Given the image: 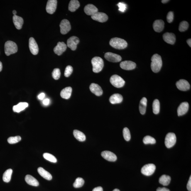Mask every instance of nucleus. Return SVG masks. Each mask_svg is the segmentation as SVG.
<instances>
[{
  "label": "nucleus",
  "instance_id": "27",
  "mask_svg": "<svg viewBox=\"0 0 191 191\" xmlns=\"http://www.w3.org/2000/svg\"><path fill=\"white\" fill-rule=\"evenodd\" d=\"M38 172L39 175L46 180H52V176L51 174L42 167H39L38 168Z\"/></svg>",
  "mask_w": 191,
  "mask_h": 191
},
{
  "label": "nucleus",
  "instance_id": "34",
  "mask_svg": "<svg viewBox=\"0 0 191 191\" xmlns=\"http://www.w3.org/2000/svg\"><path fill=\"white\" fill-rule=\"evenodd\" d=\"M153 112L154 114H157L159 113L160 110V103L158 99H155L153 104Z\"/></svg>",
  "mask_w": 191,
  "mask_h": 191
},
{
  "label": "nucleus",
  "instance_id": "51",
  "mask_svg": "<svg viewBox=\"0 0 191 191\" xmlns=\"http://www.w3.org/2000/svg\"><path fill=\"white\" fill-rule=\"evenodd\" d=\"M2 64L1 63V62L0 61V72L2 70Z\"/></svg>",
  "mask_w": 191,
  "mask_h": 191
},
{
  "label": "nucleus",
  "instance_id": "48",
  "mask_svg": "<svg viewBox=\"0 0 191 191\" xmlns=\"http://www.w3.org/2000/svg\"><path fill=\"white\" fill-rule=\"evenodd\" d=\"M50 100L49 99H46L43 101V104L45 106L48 105L49 104Z\"/></svg>",
  "mask_w": 191,
  "mask_h": 191
},
{
  "label": "nucleus",
  "instance_id": "53",
  "mask_svg": "<svg viewBox=\"0 0 191 191\" xmlns=\"http://www.w3.org/2000/svg\"><path fill=\"white\" fill-rule=\"evenodd\" d=\"M13 15H16L17 13V12L16 11H15V10H14V11H13Z\"/></svg>",
  "mask_w": 191,
  "mask_h": 191
},
{
  "label": "nucleus",
  "instance_id": "29",
  "mask_svg": "<svg viewBox=\"0 0 191 191\" xmlns=\"http://www.w3.org/2000/svg\"><path fill=\"white\" fill-rule=\"evenodd\" d=\"M80 6V3L77 0H72L70 1L68 6L69 11L72 12L75 11Z\"/></svg>",
  "mask_w": 191,
  "mask_h": 191
},
{
  "label": "nucleus",
  "instance_id": "43",
  "mask_svg": "<svg viewBox=\"0 0 191 191\" xmlns=\"http://www.w3.org/2000/svg\"><path fill=\"white\" fill-rule=\"evenodd\" d=\"M117 6L119 7V10L122 12H124L127 9V6L124 3L120 2L117 4Z\"/></svg>",
  "mask_w": 191,
  "mask_h": 191
},
{
  "label": "nucleus",
  "instance_id": "40",
  "mask_svg": "<svg viewBox=\"0 0 191 191\" xmlns=\"http://www.w3.org/2000/svg\"><path fill=\"white\" fill-rule=\"evenodd\" d=\"M123 136L127 141H129L131 139V134L129 129L127 128H125L123 130Z\"/></svg>",
  "mask_w": 191,
  "mask_h": 191
},
{
  "label": "nucleus",
  "instance_id": "20",
  "mask_svg": "<svg viewBox=\"0 0 191 191\" xmlns=\"http://www.w3.org/2000/svg\"><path fill=\"white\" fill-rule=\"evenodd\" d=\"M90 89L92 93L95 94L97 96H100L103 94V90L98 84L95 83H92L90 86Z\"/></svg>",
  "mask_w": 191,
  "mask_h": 191
},
{
  "label": "nucleus",
  "instance_id": "9",
  "mask_svg": "<svg viewBox=\"0 0 191 191\" xmlns=\"http://www.w3.org/2000/svg\"><path fill=\"white\" fill-rule=\"evenodd\" d=\"M104 57L106 60L112 62H119L122 60L121 57L119 55L111 52H106L105 54Z\"/></svg>",
  "mask_w": 191,
  "mask_h": 191
},
{
  "label": "nucleus",
  "instance_id": "22",
  "mask_svg": "<svg viewBox=\"0 0 191 191\" xmlns=\"http://www.w3.org/2000/svg\"><path fill=\"white\" fill-rule=\"evenodd\" d=\"M164 27V23L161 20H156L153 24L154 30L157 32H160L163 31Z\"/></svg>",
  "mask_w": 191,
  "mask_h": 191
},
{
  "label": "nucleus",
  "instance_id": "11",
  "mask_svg": "<svg viewBox=\"0 0 191 191\" xmlns=\"http://www.w3.org/2000/svg\"><path fill=\"white\" fill-rule=\"evenodd\" d=\"M57 3L56 0H49L46 8L47 12L50 14L54 13L56 9Z\"/></svg>",
  "mask_w": 191,
  "mask_h": 191
},
{
  "label": "nucleus",
  "instance_id": "8",
  "mask_svg": "<svg viewBox=\"0 0 191 191\" xmlns=\"http://www.w3.org/2000/svg\"><path fill=\"white\" fill-rule=\"evenodd\" d=\"M60 32L62 35H66L71 30V25L70 22L66 19L62 20L60 25Z\"/></svg>",
  "mask_w": 191,
  "mask_h": 191
},
{
  "label": "nucleus",
  "instance_id": "7",
  "mask_svg": "<svg viewBox=\"0 0 191 191\" xmlns=\"http://www.w3.org/2000/svg\"><path fill=\"white\" fill-rule=\"evenodd\" d=\"M156 166L152 164H148L144 166L141 169V173L147 176H150L154 173Z\"/></svg>",
  "mask_w": 191,
  "mask_h": 191
},
{
  "label": "nucleus",
  "instance_id": "28",
  "mask_svg": "<svg viewBox=\"0 0 191 191\" xmlns=\"http://www.w3.org/2000/svg\"><path fill=\"white\" fill-rule=\"evenodd\" d=\"M28 106V103L26 102L20 103L17 105L13 106V110L14 112L19 113L20 111L24 110Z\"/></svg>",
  "mask_w": 191,
  "mask_h": 191
},
{
  "label": "nucleus",
  "instance_id": "26",
  "mask_svg": "<svg viewBox=\"0 0 191 191\" xmlns=\"http://www.w3.org/2000/svg\"><path fill=\"white\" fill-rule=\"evenodd\" d=\"M72 89L71 87H68L65 88L61 91L60 95L64 99H68L71 95Z\"/></svg>",
  "mask_w": 191,
  "mask_h": 191
},
{
  "label": "nucleus",
  "instance_id": "13",
  "mask_svg": "<svg viewBox=\"0 0 191 191\" xmlns=\"http://www.w3.org/2000/svg\"><path fill=\"white\" fill-rule=\"evenodd\" d=\"M67 46L63 42H59L54 49V51L56 54L60 56L66 50Z\"/></svg>",
  "mask_w": 191,
  "mask_h": 191
},
{
  "label": "nucleus",
  "instance_id": "31",
  "mask_svg": "<svg viewBox=\"0 0 191 191\" xmlns=\"http://www.w3.org/2000/svg\"><path fill=\"white\" fill-rule=\"evenodd\" d=\"M73 135L76 139L80 142L85 141L86 140V136L83 133L78 130H74Z\"/></svg>",
  "mask_w": 191,
  "mask_h": 191
},
{
  "label": "nucleus",
  "instance_id": "10",
  "mask_svg": "<svg viewBox=\"0 0 191 191\" xmlns=\"http://www.w3.org/2000/svg\"><path fill=\"white\" fill-rule=\"evenodd\" d=\"M78 38L75 36H72L69 38L67 41V46L72 50H75L77 48V45L79 43Z\"/></svg>",
  "mask_w": 191,
  "mask_h": 191
},
{
  "label": "nucleus",
  "instance_id": "45",
  "mask_svg": "<svg viewBox=\"0 0 191 191\" xmlns=\"http://www.w3.org/2000/svg\"><path fill=\"white\" fill-rule=\"evenodd\" d=\"M187 188L189 191H191V176L190 177L187 185Z\"/></svg>",
  "mask_w": 191,
  "mask_h": 191
},
{
  "label": "nucleus",
  "instance_id": "6",
  "mask_svg": "<svg viewBox=\"0 0 191 191\" xmlns=\"http://www.w3.org/2000/svg\"><path fill=\"white\" fill-rule=\"evenodd\" d=\"M176 142V137L175 133H170L166 135L165 138L166 146L168 148L173 147Z\"/></svg>",
  "mask_w": 191,
  "mask_h": 191
},
{
  "label": "nucleus",
  "instance_id": "46",
  "mask_svg": "<svg viewBox=\"0 0 191 191\" xmlns=\"http://www.w3.org/2000/svg\"><path fill=\"white\" fill-rule=\"evenodd\" d=\"M156 191H170L169 189L166 187H158Z\"/></svg>",
  "mask_w": 191,
  "mask_h": 191
},
{
  "label": "nucleus",
  "instance_id": "19",
  "mask_svg": "<svg viewBox=\"0 0 191 191\" xmlns=\"http://www.w3.org/2000/svg\"><path fill=\"white\" fill-rule=\"evenodd\" d=\"M189 105L187 102H184L181 104L177 109V113L178 116L184 115L188 111Z\"/></svg>",
  "mask_w": 191,
  "mask_h": 191
},
{
  "label": "nucleus",
  "instance_id": "15",
  "mask_svg": "<svg viewBox=\"0 0 191 191\" xmlns=\"http://www.w3.org/2000/svg\"><path fill=\"white\" fill-rule=\"evenodd\" d=\"M176 85L177 88L182 91H186L190 88V84L187 81L184 79L178 81L176 82Z\"/></svg>",
  "mask_w": 191,
  "mask_h": 191
},
{
  "label": "nucleus",
  "instance_id": "33",
  "mask_svg": "<svg viewBox=\"0 0 191 191\" xmlns=\"http://www.w3.org/2000/svg\"><path fill=\"white\" fill-rule=\"evenodd\" d=\"M13 170L11 169H9L4 172L3 175V180L5 182L8 183L11 180Z\"/></svg>",
  "mask_w": 191,
  "mask_h": 191
},
{
  "label": "nucleus",
  "instance_id": "41",
  "mask_svg": "<svg viewBox=\"0 0 191 191\" xmlns=\"http://www.w3.org/2000/svg\"><path fill=\"white\" fill-rule=\"evenodd\" d=\"M61 72L60 69L55 68L52 73V76L55 80H58L60 77Z\"/></svg>",
  "mask_w": 191,
  "mask_h": 191
},
{
  "label": "nucleus",
  "instance_id": "1",
  "mask_svg": "<svg viewBox=\"0 0 191 191\" xmlns=\"http://www.w3.org/2000/svg\"><path fill=\"white\" fill-rule=\"evenodd\" d=\"M151 68L153 71L156 73L160 71L162 66L161 57L158 54H155L151 58Z\"/></svg>",
  "mask_w": 191,
  "mask_h": 191
},
{
  "label": "nucleus",
  "instance_id": "25",
  "mask_svg": "<svg viewBox=\"0 0 191 191\" xmlns=\"http://www.w3.org/2000/svg\"><path fill=\"white\" fill-rule=\"evenodd\" d=\"M25 180L27 183L30 185L37 187L39 185L38 181L31 175H27L25 177Z\"/></svg>",
  "mask_w": 191,
  "mask_h": 191
},
{
  "label": "nucleus",
  "instance_id": "54",
  "mask_svg": "<svg viewBox=\"0 0 191 191\" xmlns=\"http://www.w3.org/2000/svg\"><path fill=\"white\" fill-rule=\"evenodd\" d=\"M113 191H120V190H119V189H114V190H113Z\"/></svg>",
  "mask_w": 191,
  "mask_h": 191
},
{
  "label": "nucleus",
  "instance_id": "39",
  "mask_svg": "<svg viewBox=\"0 0 191 191\" xmlns=\"http://www.w3.org/2000/svg\"><path fill=\"white\" fill-rule=\"evenodd\" d=\"M21 138L20 136L10 137L8 139V142L11 144H13L21 141Z\"/></svg>",
  "mask_w": 191,
  "mask_h": 191
},
{
  "label": "nucleus",
  "instance_id": "12",
  "mask_svg": "<svg viewBox=\"0 0 191 191\" xmlns=\"http://www.w3.org/2000/svg\"><path fill=\"white\" fill-rule=\"evenodd\" d=\"M91 18L96 21L103 23L107 21L109 18L106 13L98 12L91 16Z\"/></svg>",
  "mask_w": 191,
  "mask_h": 191
},
{
  "label": "nucleus",
  "instance_id": "21",
  "mask_svg": "<svg viewBox=\"0 0 191 191\" xmlns=\"http://www.w3.org/2000/svg\"><path fill=\"white\" fill-rule=\"evenodd\" d=\"M84 11L86 14L91 16L98 12V9L94 5L89 4L85 7Z\"/></svg>",
  "mask_w": 191,
  "mask_h": 191
},
{
  "label": "nucleus",
  "instance_id": "5",
  "mask_svg": "<svg viewBox=\"0 0 191 191\" xmlns=\"http://www.w3.org/2000/svg\"><path fill=\"white\" fill-rule=\"evenodd\" d=\"M110 81L114 87L117 88L123 87L125 84V81L124 79L117 75H114L111 76Z\"/></svg>",
  "mask_w": 191,
  "mask_h": 191
},
{
  "label": "nucleus",
  "instance_id": "14",
  "mask_svg": "<svg viewBox=\"0 0 191 191\" xmlns=\"http://www.w3.org/2000/svg\"><path fill=\"white\" fill-rule=\"evenodd\" d=\"M136 66V63L130 61H125L120 63V67L123 70H131L135 68Z\"/></svg>",
  "mask_w": 191,
  "mask_h": 191
},
{
  "label": "nucleus",
  "instance_id": "4",
  "mask_svg": "<svg viewBox=\"0 0 191 191\" xmlns=\"http://www.w3.org/2000/svg\"><path fill=\"white\" fill-rule=\"evenodd\" d=\"M4 49L5 54L7 56L16 53L18 50L17 45L11 41H8L5 43Z\"/></svg>",
  "mask_w": 191,
  "mask_h": 191
},
{
  "label": "nucleus",
  "instance_id": "3",
  "mask_svg": "<svg viewBox=\"0 0 191 191\" xmlns=\"http://www.w3.org/2000/svg\"><path fill=\"white\" fill-rule=\"evenodd\" d=\"M91 63L93 66V71L96 73L100 72L104 66V60L99 57H95L92 58Z\"/></svg>",
  "mask_w": 191,
  "mask_h": 191
},
{
  "label": "nucleus",
  "instance_id": "17",
  "mask_svg": "<svg viewBox=\"0 0 191 191\" xmlns=\"http://www.w3.org/2000/svg\"><path fill=\"white\" fill-rule=\"evenodd\" d=\"M101 155L106 160L109 161L114 162L117 160V156L114 153L109 151L102 152Z\"/></svg>",
  "mask_w": 191,
  "mask_h": 191
},
{
  "label": "nucleus",
  "instance_id": "49",
  "mask_svg": "<svg viewBox=\"0 0 191 191\" xmlns=\"http://www.w3.org/2000/svg\"><path fill=\"white\" fill-rule=\"evenodd\" d=\"M45 96V94L44 93H42L40 94L38 96V98L39 99H40V100H42L44 98Z\"/></svg>",
  "mask_w": 191,
  "mask_h": 191
},
{
  "label": "nucleus",
  "instance_id": "32",
  "mask_svg": "<svg viewBox=\"0 0 191 191\" xmlns=\"http://www.w3.org/2000/svg\"><path fill=\"white\" fill-rule=\"evenodd\" d=\"M171 178L169 175H163L159 179V182L164 186H167L170 183Z\"/></svg>",
  "mask_w": 191,
  "mask_h": 191
},
{
  "label": "nucleus",
  "instance_id": "42",
  "mask_svg": "<svg viewBox=\"0 0 191 191\" xmlns=\"http://www.w3.org/2000/svg\"><path fill=\"white\" fill-rule=\"evenodd\" d=\"M73 71V68L70 66H68L66 67L64 75L66 77H68L70 76Z\"/></svg>",
  "mask_w": 191,
  "mask_h": 191
},
{
  "label": "nucleus",
  "instance_id": "44",
  "mask_svg": "<svg viewBox=\"0 0 191 191\" xmlns=\"http://www.w3.org/2000/svg\"><path fill=\"white\" fill-rule=\"evenodd\" d=\"M174 18V14L173 12L170 11L168 13L167 16V21L168 23H171L173 21Z\"/></svg>",
  "mask_w": 191,
  "mask_h": 191
},
{
  "label": "nucleus",
  "instance_id": "2",
  "mask_svg": "<svg viewBox=\"0 0 191 191\" xmlns=\"http://www.w3.org/2000/svg\"><path fill=\"white\" fill-rule=\"evenodd\" d=\"M109 44L113 48L120 50L126 48L128 46L127 42L125 40L119 38L111 39Z\"/></svg>",
  "mask_w": 191,
  "mask_h": 191
},
{
  "label": "nucleus",
  "instance_id": "23",
  "mask_svg": "<svg viewBox=\"0 0 191 191\" xmlns=\"http://www.w3.org/2000/svg\"><path fill=\"white\" fill-rule=\"evenodd\" d=\"M123 100V97L121 94H113L109 99V101L113 104H118L121 103Z\"/></svg>",
  "mask_w": 191,
  "mask_h": 191
},
{
  "label": "nucleus",
  "instance_id": "52",
  "mask_svg": "<svg viewBox=\"0 0 191 191\" xmlns=\"http://www.w3.org/2000/svg\"><path fill=\"white\" fill-rule=\"evenodd\" d=\"M168 1V0H163V1H161V2L162 3H164H164H167V2H168V1Z\"/></svg>",
  "mask_w": 191,
  "mask_h": 191
},
{
  "label": "nucleus",
  "instance_id": "24",
  "mask_svg": "<svg viewBox=\"0 0 191 191\" xmlns=\"http://www.w3.org/2000/svg\"><path fill=\"white\" fill-rule=\"evenodd\" d=\"M13 21L16 28L18 30L21 29L23 23V18L16 15H14L13 17Z\"/></svg>",
  "mask_w": 191,
  "mask_h": 191
},
{
  "label": "nucleus",
  "instance_id": "47",
  "mask_svg": "<svg viewBox=\"0 0 191 191\" xmlns=\"http://www.w3.org/2000/svg\"><path fill=\"white\" fill-rule=\"evenodd\" d=\"M92 191H103V189L102 187H98L94 189Z\"/></svg>",
  "mask_w": 191,
  "mask_h": 191
},
{
  "label": "nucleus",
  "instance_id": "16",
  "mask_svg": "<svg viewBox=\"0 0 191 191\" xmlns=\"http://www.w3.org/2000/svg\"><path fill=\"white\" fill-rule=\"evenodd\" d=\"M29 45L30 52L33 55H36L39 52V48L38 44L34 38L31 37L29 39Z\"/></svg>",
  "mask_w": 191,
  "mask_h": 191
},
{
  "label": "nucleus",
  "instance_id": "18",
  "mask_svg": "<svg viewBox=\"0 0 191 191\" xmlns=\"http://www.w3.org/2000/svg\"><path fill=\"white\" fill-rule=\"evenodd\" d=\"M163 39L166 43L173 45L175 43V34L171 33H166L163 35Z\"/></svg>",
  "mask_w": 191,
  "mask_h": 191
},
{
  "label": "nucleus",
  "instance_id": "30",
  "mask_svg": "<svg viewBox=\"0 0 191 191\" xmlns=\"http://www.w3.org/2000/svg\"><path fill=\"white\" fill-rule=\"evenodd\" d=\"M147 100L146 97H143L140 101L139 105V110L140 113L142 115L144 114L146 111Z\"/></svg>",
  "mask_w": 191,
  "mask_h": 191
},
{
  "label": "nucleus",
  "instance_id": "36",
  "mask_svg": "<svg viewBox=\"0 0 191 191\" xmlns=\"http://www.w3.org/2000/svg\"><path fill=\"white\" fill-rule=\"evenodd\" d=\"M143 142L145 144H154L156 142V140L155 138L149 136H145L143 138Z\"/></svg>",
  "mask_w": 191,
  "mask_h": 191
},
{
  "label": "nucleus",
  "instance_id": "38",
  "mask_svg": "<svg viewBox=\"0 0 191 191\" xmlns=\"http://www.w3.org/2000/svg\"><path fill=\"white\" fill-rule=\"evenodd\" d=\"M189 27V23L186 21H183L180 23L179 26V30L181 32L186 31Z\"/></svg>",
  "mask_w": 191,
  "mask_h": 191
},
{
  "label": "nucleus",
  "instance_id": "35",
  "mask_svg": "<svg viewBox=\"0 0 191 191\" xmlns=\"http://www.w3.org/2000/svg\"><path fill=\"white\" fill-rule=\"evenodd\" d=\"M43 156L45 159L52 162V163H56L57 161L56 158L53 155L50 154V153H44Z\"/></svg>",
  "mask_w": 191,
  "mask_h": 191
},
{
  "label": "nucleus",
  "instance_id": "50",
  "mask_svg": "<svg viewBox=\"0 0 191 191\" xmlns=\"http://www.w3.org/2000/svg\"><path fill=\"white\" fill-rule=\"evenodd\" d=\"M187 43L188 44V45H189V46L191 47V39H189L188 40H187Z\"/></svg>",
  "mask_w": 191,
  "mask_h": 191
},
{
  "label": "nucleus",
  "instance_id": "37",
  "mask_svg": "<svg viewBox=\"0 0 191 191\" xmlns=\"http://www.w3.org/2000/svg\"><path fill=\"white\" fill-rule=\"evenodd\" d=\"M84 183V180L82 178L78 177L76 179L73 184V186L75 188H79L82 187Z\"/></svg>",
  "mask_w": 191,
  "mask_h": 191
}]
</instances>
